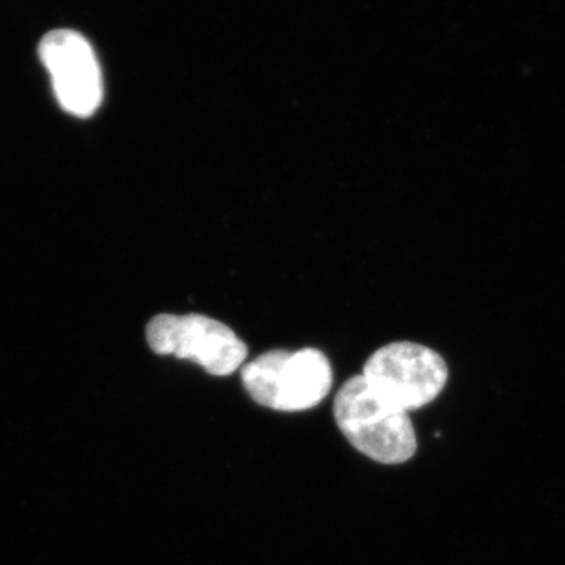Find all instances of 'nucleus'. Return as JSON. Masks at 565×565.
Wrapping results in <instances>:
<instances>
[{"mask_svg": "<svg viewBox=\"0 0 565 565\" xmlns=\"http://www.w3.org/2000/svg\"><path fill=\"white\" fill-rule=\"evenodd\" d=\"M363 379L374 393L401 411L433 403L448 382L440 353L426 345L397 341L375 351L363 366Z\"/></svg>", "mask_w": 565, "mask_h": 565, "instance_id": "nucleus-3", "label": "nucleus"}, {"mask_svg": "<svg viewBox=\"0 0 565 565\" xmlns=\"http://www.w3.org/2000/svg\"><path fill=\"white\" fill-rule=\"evenodd\" d=\"M241 377L255 403L278 412L310 411L333 384L329 359L318 349L263 353L245 364Z\"/></svg>", "mask_w": 565, "mask_h": 565, "instance_id": "nucleus-2", "label": "nucleus"}, {"mask_svg": "<svg viewBox=\"0 0 565 565\" xmlns=\"http://www.w3.org/2000/svg\"><path fill=\"white\" fill-rule=\"evenodd\" d=\"M333 414L349 444L375 462L404 463L415 456L416 434L408 412L382 399L363 375L341 386Z\"/></svg>", "mask_w": 565, "mask_h": 565, "instance_id": "nucleus-1", "label": "nucleus"}, {"mask_svg": "<svg viewBox=\"0 0 565 565\" xmlns=\"http://www.w3.org/2000/svg\"><path fill=\"white\" fill-rule=\"evenodd\" d=\"M147 340L159 355L193 360L217 377L243 366L247 345L223 322L203 315H159L147 327Z\"/></svg>", "mask_w": 565, "mask_h": 565, "instance_id": "nucleus-4", "label": "nucleus"}, {"mask_svg": "<svg viewBox=\"0 0 565 565\" xmlns=\"http://www.w3.org/2000/svg\"><path fill=\"white\" fill-rule=\"evenodd\" d=\"M40 58L66 111L90 117L103 102V74L92 44L79 32L61 29L41 40Z\"/></svg>", "mask_w": 565, "mask_h": 565, "instance_id": "nucleus-5", "label": "nucleus"}]
</instances>
